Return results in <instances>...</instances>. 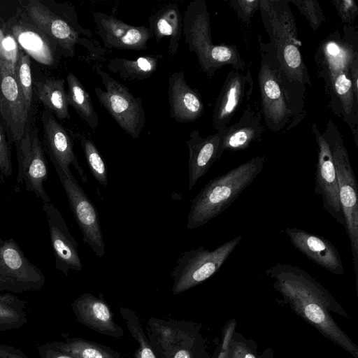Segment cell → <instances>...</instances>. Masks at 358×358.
Masks as SVG:
<instances>
[{
    "instance_id": "7bdbcfd3",
    "label": "cell",
    "mask_w": 358,
    "mask_h": 358,
    "mask_svg": "<svg viewBox=\"0 0 358 358\" xmlns=\"http://www.w3.org/2000/svg\"><path fill=\"white\" fill-rule=\"evenodd\" d=\"M350 79L354 96L358 100V58H356L351 65Z\"/></svg>"
},
{
    "instance_id": "44dd1931",
    "label": "cell",
    "mask_w": 358,
    "mask_h": 358,
    "mask_svg": "<svg viewBox=\"0 0 358 358\" xmlns=\"http://www.w3.org/2000/svg\"><path fill=\"white\" fill-rule=\"evenodd\" d=\"M285 232L292 245L308 259L334 274L343 275L342 259L328 239L296 227H287Z\"/></svg>"
},
{
    "instance_id": "5b68a950",
    "label": "cell",
    "mask_w": 358,
    "mask_h": 358,
    "mask_svg": "<svg viewBox=\"0 0 358 358\" xmlns=\"http://www.w3.org/2000/svg\"><path fill=\"white\" fill-rule=\"evenodd\" d=\"M182 34L189 50L196 55L202 71L208 78L224 66L243 71L245 62L235 45L213 44L210 14L205 0H194L187 6L182 20Z\"/></svg>"
},
{
    "instance_id": "7402d4cb",
    "label": "cell",
    "mask_w": 358,
    "mask_h": 358,
    "mask_svg": "<svg viewBox=\"0 0 358 358\" xmlns=\"http://www.w3.org/2000/svg\"><path fill=\"white\" fill-rule=\"evenodd\" d=\"M222 129L219 154L226 150L236 152L247 149L262 139L264 123L259 103L248 104L239 120Z\"/></svg>"
},
{
    "instance_id": "60d3db41",
    "label": "cell",
    "mask_w": 358,
    "mask_h": 358,
    "mask_svg": "<svg viewBox=\"0 0 358 358\" xmlns=\"http://www.w3.org/2000/svg\"><path fill=\"white\" fill-rule=\"evenodd\" d=\"M37 350L41 358H76L56 348L52 342L40 345Z\"/></svg>"
},
{
    "instance_id": "6da1fadb",
    "label": "cell",
    "mask_w": 358,
    "mask_h": 358,
    "mask_svg": "<svg viewBox=\"0 0 358 358\" xmlns=\"http://www.w3.org/2000/svg\"><path fill=\"white\" fill-rule=\"evenodd\" d=\"M358 58V32L352 25H344L326 36L314 55L317 74L323 81L327 106L350 129L358 147V100L354 96L350 67Z\"/></svg>"
},
{
    "instance_id": "f1b7e54d",
    "label": "cell",
    "mask_w": 358,
    "mask_h": 358,
    "mask_svg": "<svg viewBox=\"0 0 358 358\" xmlns=\"http://www.w3.org/2000/svg\"><path fill=\"white\" fill-rule=\"evenodd\" d=\"M162 55H144L134 59L115 57L109 59L108 70L124 80H145L157 70Z\"/></svg>"
},
{
    "instance_id": "d6986e66",
    "label": "cell",
    "mask_w": 358,
    "mask_h": 358,
    "mask_svg": "<svg viewBox=\"0 0 358 358\" xmlns=\"http://www.w3.org/2000/svg\"><path fill=\"white\" fill-rule=\"evenodd\" d=\"M96 33L108 48L145 50L152 34L145 26H133L101 12L92 13Z\"/></svg>"
},
{
    "instance_id": "277c9868",
    "label": "cell",
    "mask_w": 358,
    "mask_h": 358,
    "mask_svg": "<svg viewBox=\"0 0 358 358\" xmlns=\"http://www.w3.org/2000/svg\"><path fill=\"white\" fill-rule=\"evenodd\" d=\"M265 156H255L210 180L192 200L187 228L194 229L220 215L262 171Z\"/></svg>"
},
{
    "instance_id": "e0dca14e",
    "label": "cell",
    "mask_w": 358,
    "mask_h": 358,
    "mask_svg": "<svg viewBox=\"0 0 358 358\" xmlns=\"http://www.w3.org/2000/svg\"><path fill=\"white\" fill-rule=\"evenodd\" d=\"M253 79L247 73L232 70L225 78L215 100L212 114V126L217 131L227 127L243 101H249L253 91Z\"/></svg>"
},
{
    "instance_id": "b9f144b4",
    "label": "cell",
    "mask_w": 358,
    "mask_h": 358,
    "mask_svg": "<svg viewBox=\"0 0 358 358\" xmlns=\"http://www.w3.org/2000/svg\"><path fill=\"white\" fill-rule=\"evenodd\" d=\"M0 358H29L20 349L12 345H0Z\"/></svg>"
},
{
    "instance_id": "52a82bcc",
    "label": "cell",
    "mask_w": 358,
    "mask_h": 358,
    "mask_svg": "<svg viewBox=\"0 0 358 358\" xmlns=\"http://www.w3.org/2000/svg\"><path fill=\"white\" fill-rule=\"evenodd\" d=\"M322 136L329 144L338 181L339 200L345 231L350 241L352 266L358 281V193L357 182L349 154L337 126L329 120Z\"/></svg>"
},
{
    "instance_id": "d590c367",
    "label": "cell",
    "mask_w": 358,
    "mask_h": 358,
    "mask_svg": "<svg viewBox=\"0 0 358 358\" xmlns=\"http://www.w3.org/2000/svg\"><path fill=\"white\" fill-rule=\"evenodd\" d=\"M300 13L308 21L313 31L318 29L325 20V17L318 1L315 0H292Z\"/></svg>"
},
{
    "instance_id": "ee69618b",
    "label": "cell",
    "mask_w": 358,
    "mask_h": 358,
    "mask_svg": "<svg viewBox=\"0 0 358 358\" xmlns=\"http://www.w3.org/2000/svg\"><path fill=\"white\" fill-rule=\"evenodd\" d=\"M230 358H256L255 356L248 351L245 347L237 346L232 349Z\"/></svg>"
},
{
    "instance_id": "2e32d148",
    "label": "cell",
    "mask_w": 358,
    "mask_h": 358,
    "mask_svg": "<svg viewBox=\"0 0 358 358\" xmlns=\"http://www.w3.org/2000/svg\"><path fill=\"white\" fill-rule=\"evenodd\" d=\"M312 131L317 146L315 194L322 197L323 208L340 224L345 227L341 209L336 170L328 143L317 125L312 124Z\"/></svg>"
},
{
    "instance_id": "ac0fdd59",
    "label": "cell",
    "mask_w": 358,
    "mask_h": 358,
    "mask_svg": "<svg viewBox=\"0 0 358 358\" xmlns=\"http://www.w3.org/2000/svg\"><path fill=\"white\" fill-rule=\"evenodd\" d=\"M43 210L48 219L55 267L65 275L71 270L80 271L83 265L78 243L70 233L62 213L51 202L43 203Z\"/></svg>"
},
{
    "instance_id": "8fae6325",
    "label": "cell",
    "mask_w": 358,
    "mask_h": 358,
    "mask_svg": "<svg viewBox=\"0 0 358 358\" xmlns=\"http://www.w3.org/2000/svg\"><path fill=\"white\" fill-rule=\"evenodd\" d=\"M45 283L41 271L13 239L0 238V292L20 294L41 289Z\"/></svg>"
},
{
    "instance_id": "ba28073f",
    "label": "cell",
    "mask_w": 358,
    "mask_h": 358,
    "mask_svg": "<svg viewBox=\"0 0 358 358\" xmlns=\"http://www.w3.org/2000/svg\"><path fill=\"white\" fill-rule=\"evenodd\" d=\"M241 239L240 234L213 250L199 247L183 252L171 274L173 279V294L176 295L188 290L214 275Z\"/></svg>"
},
{
    "instance_id": "5bb4252c",
    "label": "cell",
    "mask_w": 358,
    "mask_h": 358,
    "mask_svg": "<svg viewBox=\"0 0 358 358\" xmlns=\"http://www.w3.org/2000/svg\"><path fill=\"white\" fill-rule=\"evenodd\" d=\"M25 11L32 24L39 29L62 52L70 57L75 52L80 35L92 37L89 29L83 28L76 15L66 19L37 1H29Z\"/></svg>"
},
{
    "instance_id": "f546056e",
    "label": "cell",
    "mask_w": 358,
    "mask_h": 358,
    "mask_svg": "<svg viewBox=\"0 0 358 358\" xmlns=\"http://www.w3.org/2000/svg\"><path fill=\"white\" fill-rule=\"evenodd\" d=\"M66 80L69 105L74 108L91 129H96L99 126V120L90 94L73 73H68Z\"/></svg>"
},
{
    "instance_id": "3957f363",
    "label": "cell",
    "mask_w": 358,
    "mask_h": 358,
    "mask_svg": "<svg viewBox=\"0 0 358 358\" xmlns=\"http://www.w3.org/2000/svg\"><path fill=\"white\" fill-rule=\"evenodd\" d=\"M266 274L292 307L324 335L357 358V346L336 325L327 310H343L327 290L301 268L276 263Z\"/></svg>"
},
{
    "instance_id": "8992f818",
    "label": "cell",
    "mask_w": 358,
    "mask_h": 358,
    "mask_svg": "<svg viewBox=\"0 0 358 358\" xmlns=\"http://www.w3.org/2000/svg\"><path fill=\"white\" fill-rule=\"evenodd\" d=\"M260 64L257 74L259 108L264 124L273 132L284 133L298 123L290 110L282 86L274 45L257 36Z\"/></svg>"
},
{
    "instance_id": "9c48e42d",
    "label": "cell",
    "mask_w": 358,
    "mask_h": 358,
    "mask_svg": "<svg viewBox=\"0 0 358 358\" xmlns=\"http://www.w3.org/2000/svg\"><path fill=\"white\" fill-rule=\"evenodd\" d=\"M104 90L94 88L96 96L117 124L133 138H138L145 127V115L141 97H136L123 84L97 67Z\"/></svg>"
},
{
    "instance_id": "ab89813d",
    "label": "cell",
    "mask_w": 358,
    "mask_h": 358,
    "mask_svg": "<svg viewBox=\"0 0 358 358\" xmlns=\"http://www.w3.org/2000/svg\"><path fill=\"white\" fill-rule=\"evenodd\" d=\"M19 48L17 41L11 34H4L1 47V59L10 63L14 66Z\"/></svg>"
},
{
    "instance_id": "4316f807",
    "label": "cell",
    "mask_w": 358,
    "mask_h": 358,
    "mask_svg": "<svg viewBox=\"0 0 358 358\" xmlns=\"http://www.w3.org/2000/svg\"><path fill=\"white\" fill-rule=\"evenodd\" d=\"M149 29L157 43L169 37V53L174 56L182 35V20L177 4L171 3L160 8L148 18Z\"/></svg>"
},
{
    "instance_id": "7c38bea8",
    "label": "cell",
    "mask_w": 358,
    "mask_h": 358,
    "mask_svg": "<svg viewBox=\"0 0 358 358\" xmlns=\"http://www.w3.org/2000/svg\"><path fill=\"white\" fill-rule=\"evenodd\" d=\"M18 161L16 183H24L27 190L36 194L43 203L50 202L43 182L48 178L47 161L34 122H29L21 139L15 143Z\"/></svg>"
},
{
    "instance_id": "484cf974",
    "label": "cell",
    "mask_w": 358,
    "mask_h": 358,
    "mask_svg": "<svg viewBox=\"0 0 358 358\" xmlns=\"http://www.w3.org/2000/svg\"><path fill=\"white\" fill-rule=\"evenodd\" d=\"M10 30L19 46L29 57L44 65L55 64L57 47L36 26L19 20Z\"/></svg>"
},
{
    "instance_id": "74e56055",
    "label": "cell",
    "mask_w": 358,
    "mask_h": 358,
    "mask_svg": "<svg viewBox=\"0 0 358 358\" xmlns=\"http://www.w3.org/2000/svg\"><path fill=\"white\" fill-rule=\"evenodd\" d=\"M10 143L3 125L0 121V172L8 178L13 174V165Z\"/></svg>"
},
{
    "instance_id": "83f0119b",
    "label": "cell",
    "mask_w": 358,
    "mask_h": 358,
    "mask_svg": "<svg viewBox=\"0 0 358 358\" xmlns=\"http://www.w3.org/2000/svg\"><path fill=\"white\" fill-rule=\"evenodd\" d=\"M35 92L45 110L55 117L64 120L70 118L67 92L64 80L57 78H45L34 82Z\"/></svg>"
},
{
    "instance_id": "ffe728a7",
    "label": "cell",
    "mask_w": 358,
    "mask_h": 358,
    "mask_svg": "<svg viewBox=\"0 0 358 358\" xmlns=\"http://www.w3.org/2000/svg\"><path fill=\"white\" fill-rule=\"evenodd\" d=\"M41 120L45 145L55 171L71 174L70 166L72 165L83 182H86L87 176L79 164L73 150V140L67 130L48 110L41 113Z\"/></svg>"
},
{
    "instance_id": "603a6c76",
    "label": "cell",
    "mask_w": 358,
    "mask_h": 358,
    "mask_svg": "<svg viewBox=\"0 0 358 358\" xmlns=\"http://www.w3.org/2000/svg\"><path fill=\"white\" fill-rule=\"evenodd\" d=\"M76 320L99 334L121 338L123 329L114 320L110 307L102 297L84 293L71 303Z\"/></svg>"
},
{
    "instance_id": "9a60e30c",
    "label": "cell",
    "mask_w": 358,
    "mask_h": 358,
    "mask_svg": "<svg viewBox=\"0 0 358 358\" xmlns=\"http://www.w3.org/2000/svg\"><path fill=\"white\" fill-rule=\"evenodd\" d=\"M56 172L74 219L82 232L83 242L88 244L98 257H103L105 243L96 209L72 173L66 174L61 170Z\"/></svg>"
},
{
    "instance_id": "4fadbf2b",
    "label": "cell",
    "mask_w": 358,
    "mask_h": 358,
    "mask_svg": "<svg viewBox=\"0 0 358 358\" xmlns=\"http://www.w3.org/2000/svg\"><path fill=\"white\" fill-rule=\"evenodd\" d=\"M30 111L17 81L14 66L0 59V117L9 143L18 142L29 122Z\"/></svg>"
},
{
    "instance_id": "f35d334b",
    "label": "cell",
    "mask_w": 358,
    "mask_h": 358,
    "mask_svg": "<svg viewBox=\"0 0 358 358\" xmlns=\"http://www.w3.org/2000/svg\"><path fill=\"white\" fill-rule=\"evenodd\" d=\"M334 6L345 25H352L358 15V6L353 0H332Z\"/></svg>"
},
{
    "instance_id": "1f68e13d",
    "label": "cell",
    "mask_w": 358,
    "mask_h": 358,
    "mask_svg": "<svg viewBox=\"0 0 358 358\" xmlns=\"http://www.w3.org/2000/svg\"><path fill=\"white\" fill-rule=\"evenodd\" d=\"M26 304L11 293H0V331L18 329L27 322Z\"/></svg>"
},
{
    "instance_id": "f6af8a7d",
    "label": "cell",
    "mask_w": 358,
    "mask_h": 358,
    "mask_svg": "<svg viewBox=\"0 0 358 358\" xmlns=\"http://www.w3.org/2000/svg\"><path fill=\"white\" fill-rule=\"evenodd\" d=\"M226 349H227L226 347L222 348V350L218 358H226V356H227Z\"/></svg>"
},
{
    "instance_id": "7a4b0ae2",
    "label": "cell",
    "mask_w": 358,
    "mask_h": 358,
    "mask_svg": "<svg viewBox=\"0 0 358 358\" xmlns=\"http://www.w3.org/2000/svg\"><path fill=\"white\" fill-rule=\"evenodd\" d=\"M289 3L285 0H260L259 10L270 43L275 49L282 86L299 124L306 113V92L311 81L300 51L301 42Z\"/></svg>"
},
{
    "instance_id": "836d02e7",
    "label": "cell",
    "mask_w": 358,
    "mask_h": 358,
    "mask_svg": "<svg viewBox=\"0 0 358 358\" xmlns=\"http://www.w3.org/2000/svg\"><path fill=\"white\" fill-rule=\"evenodd\" d=\"M75 135L83 148L91 173L100 185L106 187L108 184L106 168L99 150L87 135L83 133Z\"/></svg>"
},
{
    "instance_id": "30bf717a",
    "label": "cell",
    "mask_w": 358,
    "mask_h": 358,
    "mask_svg": "<svg viewBox=\"0 0 358 358\" xmlns=\"http://www.w3.org/2000/svg\"><path fill=\"white\" fill-rule=\"evenodd\" d=\"M145 334L158 358H196L197 334L192 323L151 317Z\"/></svg>"
},
{
    "instance_id": "4dcf8cb0",
    "label": "cell",
    "mask_w": 358,
    "mask_h": 358,
    "mask_svg": "<svg viewBox=\"0 0 358 358\" xmlns=\"http://www.w3.org/2000/svg\"><path fill=\"white\" fill-rule=\"evenodd\" d=\"M52 343L76 358H124L110 347L82 338H68Z\"/></svg>"
},
{
    "instance_id": "cb8c5ba5",
    "label": "cell",
    "mask_w": 358,
    "mask_h": 358,
    "mask_svg": "<svg viewBox=\"0 0 358 358\" xmlns=\"http://www.w3.org/2000/svg\"><path fill=\"white\" fill-rule=\"evenodd\" d=\"M168 95L170 115L175 121L192 122L203 115L202 98L196 89L187 84L183 71H176L170 76Z\"/></svg>"
},
{
    "instance_id": "e575fe53",
    "label": "cell",
    "mask_w": 358,
    "mask_h": 358,
    "mask_svg": "<svg viewBox=\"0 0 358 358\" xmlns=\"http://www.w3.org/2000/svg\"><path fill=\"white\" fill-rule=\"evenodd\" d=\"M14 71L25 103L31 113L33 106L34 83L31 71L30 57L20 47Z\"/></svg>"
},
{
    "instance_id": "bcb514c9",
    "label": "cell",
    "mask_w": 358,
    "mask_h": 358,
    "mask_svg": "<svg viewBox=\"0 0 358 358\" xmlns=\"http://www.w3.org/2000/svg\"><path fill=\"white\" fill-rule=\"evenodd\" d=\"M4 33L2 31V29L0 28V59H1V42L3 37Z\"/></svg>"
},
{
    "instance_id": "d4e9b609",
    "label": "cell",
    "mask_w": 358,
    "mask_h": 358,
    "mask_svg": "<svg viewBox=\"0 0 358 358\" xmlns=\"http://www.w3.org/2000/svg\"><path fill=\"white\" fill-rule=\"evenodd\" d=\"M221 138L222 129L206 137L201 136L198 130L190 133L186 141L189 150V190H192L198 180L208 171L215 161L220 159Z\"/></svg>"
},
{
    "instance_id": "8d00e7d4",
    "label": "cell",
    "mask_w": 358,
    "mask_h": 358,
    "mask_svg": "<svg viewBox=\"0 0 358 358\" xmlns=\"http://www.w3.org/2000/svg\"><path fill=\"white\" fill-rule=\"evenodd\" d=\"M237 17L246 25L251 23L254 14L259 10L260 0H234L229 1Z\"/></svg>"
},
{
    "instance_id": "d6a6232c",
    "label": "cell",
    "mask_w": 358,
    "mask_h": 358,
    "mask_svg": "<svg viewBox=\"0 0 358 358\" xmlns=\"http://www.w3.org/2000/svg\"><path fill=\"white\" fill-rule=\"evenodd\" d=\"M120 312L129 334L138 344L135 358H158L150 344L138 315L134 310L124 307L120 308Z\"/></svg>"
}]
</instances>
